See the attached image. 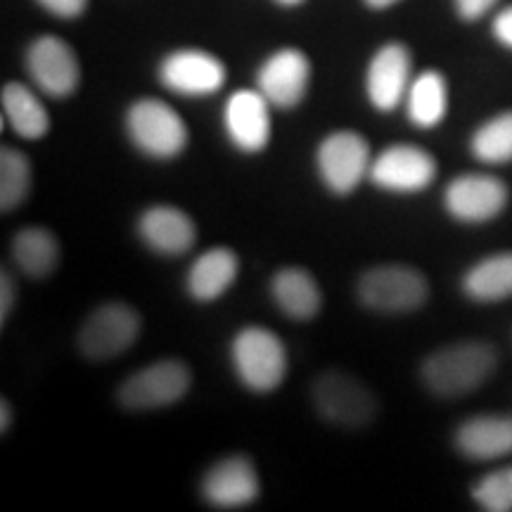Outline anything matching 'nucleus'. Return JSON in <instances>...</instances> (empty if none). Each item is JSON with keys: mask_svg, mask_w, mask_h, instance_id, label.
<instances>
[{"mask_svg": "<svg viewBox=\"0 0 512 512\" xmlns=\"http://www.w3.org/2000/svg\"><path fill=\"white\" fill-rule=\"evenodd\" d=\"M496 366V349L470 339L448 344L427 356L420 366V377L422 384L439 399H458L482 387L494 375Z\"/></svg>", "mask_w": 512, "mask_h": 512, "instance_id": "nucleus-1", "label": "nucleus"}, {"mask_svg": "<svg viewBox=\"0 0 512 512\" xmlns=\"http://www.w3.org/2000/svg\"><path fill=\"white\" fill-rule=\"evenodd\" d=\"M230 366L249 394H273L285 382L290 354L271 328L245 325L230 339Z\"/></svg>", "mask_w": 512, "mask_h": 512, "instance_id": "nucleus-2", "label": "nucleus"}, {"mask_svg": "<svg viewBox=\"0 0 512 512\" xmlns=\"http://www.w3.org/2000/svg\"><path fill=\"white\" fill-rule=\"evenodd\" d=\"M124 133L133 150L152 162H174L190 143L185 119L159 98L133 100L124 114Z\"/></svg>", "mask_w": 512, "mask_h": 512, "instance_id": "nucleus-3", "label": "nucleus"}, {"mask_svg": "<svg viewBox=\"0 0 512 512\" xmlns=\"http://www.w3.org/2000/svg\"><path fill=\"white\" fill-rule=\"evenodd\" d=\"M313 411L339 430H363L377 418L380 403L373 389L347 370L328 368L311 384Z\"/></svg>", "mask_w": 512, "mask_h": 512, "instance_id": "nucleus-4", "label": "nucleus"}, {"mask_svg": "<svg viewBox=\"0 0 512 512\" xmlns=\"http://www.w3.org/2000/svg\"><path fill=\"white\" fill-rule=\"evenodd\" d=\"M356 299L366 311L380 316H403L427 304L430 283L413 266L380 264L358 275Z\"/></svg>", "mask_w": 512, "mask_h": 512, "instance_id": "nucleus-5", "label": "nucleus"}, {"mask_svg": "<svg viewBox=\"0 0 512 512\" xmlns=\"http://www.w3.org/2000/svg\"><path fill=\"white\" fill-rule=\"evenodd\" d=\"M192 370L178 358H159L128 375L117 389V401L124 411H164L188 396Z\"/></svg>", "mask_w": 512, "mask_h": 512, "instance_id": "nucleus-6", "label": "nucleus"}, {"mask_svg": "<svg viewBox=\"0 0 512 512\" xmlns=\"http://www.w3.org/2000/svg\"><path fill=\"white\" fill-rule=\"evenodd\" d=\"M316 174L323 188L335 197H349L368 181L373 152L366 136L339 128L320 140L316 147Z\"/></svg>", "mask_w": 512, "mask_h": 512, "instance_id": "nucleus-7", "label": "nucleus"}, {"mask_svg": "<svg viewBox=\"0 0 512 512\" xmlns=\"http://www.w3.org/2000/svg\"><path fill=\"white\" fill-rule=\"evenodd\" d=\"M143 316L126 302H107L91 311L76 335L79 354L93 363L112 361L140 339Z\"/></svg>", "mask_w": 512, "mask_h": 512, "instance_id": "nucleus-8", "label": "nucleus"}, {"mask_svg": "<svg viewBox=\"0 0 512 512\" xmlns=\"http://www.w3.org/2000/svg\"><path fill=\"white\" fill-rule=\"evenodd\" d=\"M24 69L31 83L48 98H72L81 86L79 57L60 36L43 34L34 38L24 53Z\"/></svg>", "mask_w": 512, "mask_h": 512, "instance_id": "nucleus-9", "label": "nucleus"}, {"mask_svg": "<svg viewBox=\"0 0 512 512\" xmlns=\"http://www.w3.org/2000/svg\"><path fill=\"white\" fill-rule=\"evenodd\" d=\"M437 159L411 143H394L377 152L370 164L368 183L394 195H415L437 178Z\"/></svg>", "mask_w": 512, "mask_h": 512, "instance_id": "nucleus-10", "label": "nucleus"}, {"mask_svg": "<svg viewBox=\"0 0 512 512\" xmlns=\"http://www.w3.org/2000/svg\"><path fill=\"white\" fill-rule=\"evenodd\" d=\"M157 79L169 93L183 98H209L226 86L223 60L200 48H178L162 57Z\"/></svg>", "mask_w": 512, "mask_h": 512, "instance_id": "nucleus-11", "label": "nucleus"}, {"mask_svg": "<svg viewBox=\"0 0 512 512\" xmlns=\"http://www.w3.org/2000/svg\"><path fill=\"white\" fill-rule=\"evenodd\" d=\"M311 60L299 48H280L266 57L256 69V91L271 102L275 110H297L311 88Z\"/></svg>", "mask_w": 512, "mask_h": 512, "instance_id": "nucleus-12", "label": "nucleus"}, {"mask_svg": "<svg viewBox=\"0 0 512 512\" xmlns=\"http://www.w3.org/2000/svg\"><path fill=\"white\" fill-rule=\"evenodd\" d=\"M271 102L256 88H240L223 102V131L228 143L242 155H261L273 136Z\"/></svg>", "mask_w": 512, "mask_h": 512, "instance_id": "nucleus-13", "label": "nucleus"}, {"mask_svg": "<svg viewBox=\"0 0 512 512\" xmlns=\"http://www.w3.org/2000/svg\"><path fill=\"white\" fill-rule=\"evenodd\" d=\"M510 192L491 174H460L446 185L444 209L458 223H489L508 207Z\"/></svg>", "mask_w": 512, "mask_h": 512, "instance_id": "nucleus-14", "label": "nucleus"}, {"mask_svg": "<svg viewBox=\"0 0 512 512\" xmlns=\"http://www.w3.org/2000/svg\"><path fill=\"white\" fill-rule=\"evenodd\" d=\"M413 81V55L403 43L389 41L375 50L366 67V98L370 107L387 114L403 105Z\"/></svg>", "mask_w": 512, "mask_h": 512, "instance_id": "nucleus-15", "label": "nucleus"}, {"mask_svg": "<svg viewBox=\"0 0 512 512\" xmlns=\"http://www.w3.org/2000/svg\"><path fill=\"white\" fill-rule=\"evenodd\" d=\"M200 494L204 503L216 510H240L261 496V482L256 465L242 453L216 460L204 472Z\"/></svg>", "mask_w": 512, "mask_h": 512, "instance_id": "nucleus-16", "label": "nucleus"}, {"mask_svg": "<svg viewBox=\"0 0 512 512\" xmlns=\"http://www.w3.org/2000/svg\"><path fill=\"white\" fill-rule=\"evenodd\" d=\"M136 233L152 254L176 259L197 245V226L188 211L174 204H152L136 221Z\"/></svg>", "mask_w": 512, "mask_h": 512, "instance_id": "nucleus-17", "label": "nucleus"}, {"mask_svg": "<svg viewBox=\"0 0 512 512\" xmlns=\"http://www.w3.org/2000/svg\"><path fill=\"white\" fill-rule=\"evenodd\" d=\"M240 256L230 247H209L192 259L185 273V292L195 304H214L235 285Z\"/></svg>", "mask_w": 512, "mask_h": 512, "instance_id": "nucleus-18", "label": "nucleus"}, {"mask_svg": "<svg viewBox=\"0 0 512 512\" xmlns=\"http://www.w3.org/2000/svg\"><path fill=\"white\" fill-rule=\"evenodd\" d=\"M268 290H271V299L280 313L294 323H309L318 318L323 309V290H320L316 275L302 266L278 268L271 275Z\"/></svg>", "mask_w": 512, "mask_h": 512, "instance_id": "nucleus-19", "label": "nucleus"}, {"mask_svg": "<svg viewBox=\"0 0 512 512\" xmlns=\"http://www.w3.org/2000/svg\"><path fill=\"white\" fill-rule=\"evenodd\" d=\"M460 456L491 463L512 453V415H475L456 430Z\"/></svg>", "mask_w": 512, "mask_h": 512, "instance_id": "nucleus-20", "label": "nucleus"}, {"mask_svg": "<svg viewBox=\"0 0 512 512\" xmlns=\"http://www.w3.org/2000/svg\"><path fill=\"white\" fill-rule=\"evenodd\" d=\"M10 259L29 280H46L57 271L62 259L60 240L43 226H24L10 242Z\"/></svg>", "mask_w": 512, "mask_h": 512, "instance_id": "nucleus-21", "label": "nucleus"}, {"mask_svg": "<svg viewBox=\"0 0 512 512\" xmlns=\"http://www.w3.org/2000/svg\"><path fill=\"white\" fill-rule=\"evenodd\" d=\"M0 107H3V121L10 124L15 136L22 140H43L50 133V126H53L50 112L27 83H5L0 91Z\"/></svg>", "mask_w": 512, "mask_h": 512, "instance_id": "nucleus-22", "label": "nucleus"}, {"mask_svg": "<svg viewBox=\"0 0 512 512\" xmlns=\"http://www.w3.org/2000/svg\"><path fill=\"white\" fill-rule=\"evenodd\" d=\"M406 117L420 131L437 128L448 114V83L444 74L437 69H427L415 76L408 88L406 100Z\"/></svg>", "mask_w": 512, "mask_h": 512, "instance_id": "nucleus-23", "label": "nucleus"}, {"mask_svg": "<svg viewBox=\"0 0 512 512\" xmlns=\"http://www.w3.org/2000/svg\"><path fill=\"white\" fill-rule=\"evenodd\" d=\"M463 292L472 302L494 304L512 297V252L484 256L463 275Z\"/></svg>", "mask_w": 512, "mask_h": 512, "instance_id": "nucleus-24", "label": "nucleus"}, {"mask_svg": "<svg viewBox=\"0 0 512 512\" xmlns=\"http://www.w3.org/2000/svg\"><path fill=\"white\" fill-rule=\"evenodd\" d=\"M34 185V166L31 159L17 147H0V211L10 214L22 207Z\"/></svg>", "mask_w": 512, "mask_h": 512, "instance_id": "nucleus-25", "label": "nucleus"}, {"mask_svg": "<svg viewBox=\"0 0 512 512\" xmlns=\"http://www.w3.org/2000/svg\"><path fill=\"white\" fill-rule=\"evenodd\" d=\"M470 152L482 164H510L512 162V112H503L484 121L472 133Z\"/></svg>", "mask_w": 512, "mask_h": 512, "instance_id": "nucleus-26", "label": "nucleus"}, {"mask_svg": "<svg viewBox=\"0 0 512 512\" xmlns=\"http://www.w3.org/2000/svg\"><path fill=\"white\" fill-rule=\"evenodd\" d=\"M472 498L482 510L510 512L512 510V465L491 472L472 486Z\"/></svg>", "mask_w": 512, "mask_h": 512, "instance_id": "nucleus-27", "label": "nucleus"}, {"mask_svg": "<svg viewBox=\"0 0 512 512\" xmlns=\"http://www.w3.org/2000/svg\"><path fill=\"white\" fill-rule=\"evenodd\" d=\"M36 3L57 19H79L91 0H36Z\"/></svg>", "mask_w": 512, "mask_h": 512, "instance_id": "nucleus-28", "label": "nucleus"}, {"mask_svg": "<svg viewBox=\"0 0 512 512\" xmlns=\"http://www.w3.org/2000/svg\"><path fill=\"white\" fill-rule=\"evenodd\" d=\"M17 304V283L15 275H12L8 268L0 271V325L8 323Z\"/></svg>", "mask_w": 512, "mask_h": 512, "instance_id": "nucleus-29", "label": "nucleus"}, {"mask_svg": "<svg viewBox=\"0 0 512 512\" xmlns=\"http://www.w3.org/2000/svg\"><path fill=\"white\" fill-rule=\"evenodd\" d=\"M498 3H501V0H453L458 17L463 19V22H477V19L489 15Z\"/></svg>", "mask_w": 512, "mask_h": 512, "instance_id": "nucleus-30", "label": "nucleus"}, {"mask_svg": "<svg viewBox=\"0 0 512 512\" xmlns=\"http://www.w3.org/2000/svg\"><path fill=\"white\" fill-rule=\"evenodd\" d=\"M491 34L503 48L512 50V5L496 12L494 22H491Z\"/></svg>", "mask_w": 512, "mask_h": 512, "instance_id": "nucleus-31", "label": "nucleus"}, {"mask_svg": "<svg viewBox=\"0 0 512 512\" xmlns=\"http://www.w3.org/2000/svg\"><path fill=\"white\" fill-rule=\"evenodd\" d=\"M12 425V406L8 401H0V434H8Z\"/></svg>", "mask_w": 512, "mask_h": 512, "instance_id": "nucleus-32", "label": "nucleus"}, {"mask_svg": "<svg viewBox=\"0 0 512 512\" xmlns=\"http://www.w3.org/2000/svg\"><path fill=\"white\" fill-rule=\"evenodd\" d=\"M401 0H363V5H366L368 10H375V12H382V10H389L394 8V5H399Z\"/></svg>", "mask_w": 512, "mask_h": 512, "instance_id": "nucleus-33", "label": "nucleus"}, {"mask_svg": "<svg viewBox=\"0 0 512 512\" xmlns=\"http://www.w3.org/2000/svg\"><path fill=\"white\" fill-rule=\"evenodd\" d=\"M275 3H278L280 8H299V5H304L306 0H275Z\"/></svg>", "mask_w": 512, "mask_h": 512, "instance_id": "nucleus-34", "label": "nucleus"}]
</instances>
